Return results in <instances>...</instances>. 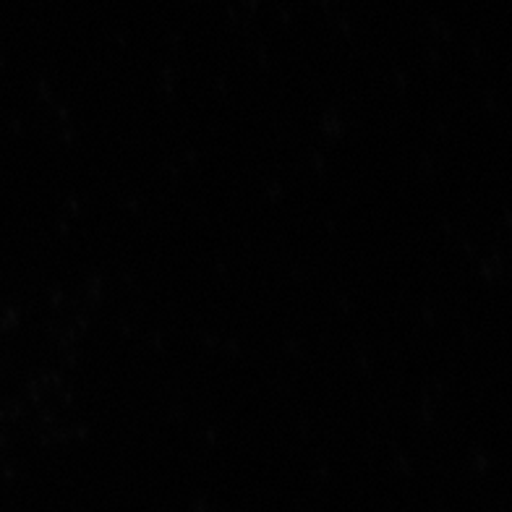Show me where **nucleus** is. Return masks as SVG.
<instances>
[]
</instances>
